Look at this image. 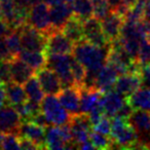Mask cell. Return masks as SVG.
Returning <instances> with one entry per match:
<instances>
[{"label":"cell","instance_id":"obj_1","mask_svg":"<svg viewBox=\"0 0 150 150\" xmlns=\"http://www.w3.org/2000/svg\"><path fill=\"white\" fill-rule=\"evenodd\" d=\"M109 54L108 47H101L82 39L75 42L73 47V57L80 62L86 70L99 72L107 63Z\"/></svg>","mask_w":150,"mask_h":150},{"label":"cell","instance_id":"obj_2","mask_svg":"<svg viewBox=\"0 0 150 150\" xmlns=\"http://www.w3.org/2000/svg\"><path fill=\"white\" fill-rule=\"evenodd\" d=\"M110 137L113 140L112 148H138V138L135 129L129 123V120L120 115L112 117Z\"/></svg>","mask_w":150,"mask_h":150},{"label":"cell","instance_id":"obj_3","mask_svg":"<svg viewBox=\"0 0 150 150\" xmlns=\"http://www.w3.org/2000/svg\"><path fill=\"white\" fill-rule=\"evenodd\" d=\"M73 54H46L45 67L54 70L60 77L62 86L70 88L76 86L74 77L71 71Z\"/></svg>","mask_w":150,"mask_h":150},{"label":"cell","instance_id":"obj_4","mask_svg":"<svg viewBox=\"0 0 150 150\" xmlns=\"http://www.w3.org/2000/svg\"><path fill=\"white\" fill-rule=\"evenodd\" d=\"M127 120L137 134L138 148L150 149V111L135 109Z\"/></svg>","mask_w":150,"mask_h":150},{"label":"cell","instance_id":"obj_5","mask_svg":"<svg viewBox=\"0 0 150 150\" xmlns=\"http://www.w3.org/2000/svg\"><path fill=\"white\" fill-rule=\"evenodd\" d=\"M41 111L45 114L52 125H63L70 122L72 115L61 104L54 95H47L41 101Z\"/></svg>","mask_w":150,"mask_h":150},{"label":"cell","instance_id":"obj_6","mask_svg":"<svg viewBox=\"0 0 150 150\" xmlns=\"http://www.w3.org/2000/svg\"><path fill=\"white\" fill-rule=\"evenodd\" d=\"M19 31L21 34L23 50L45 52L46 39H47L45 34L41 33L28 23L19 28Z\"/></svg>","mask_w":150,"mask_h":150},{"label":"cell","instance_id":"obj_7","mask_svg":"<svg viewBox=\"0 0 150 150\" xmlns=\"http://www.w3.org/2000/svg\"><path fill=\"white\" fill-rule=\"evenodd\" d=\"M48 5L45 2L38 3L30 8L28 24L37 29L41 33L45 34L46 36L52 31V22H50V15Z\"/></svg>","mask_w":150,"mask_h":150},{"label":"cell","instance_id":"obj_8","mask_svg":"<svg viewBox=\"0 0 150 150\" xmlns=\"http://www.w3.org/2000/svg\"><path fill=\"white\" fill-rule=\"evenodd\" d=\"M83 26L84 39L88 42L95 44V45L101 46V47H108L110 42L107 39L104 31L102 28L101 20L97 19L96 17H91L88 20L82 22Z\"/></svg>","mask_w":150,"mask_h":150},{"label":"cell","instance_id":"obj_9","mask_svg":"<svg viewBox=\"0 0 150 150\" xmlns=\"http://www.w3.org/2000/svg\"><path fill=\"white\" fill-rule=\"evenodd\" d=\"M23 119L13 106L7 104L0 108V132L19 135Z\"/></svg>","mask_w":150,"mask_h":150},{"label":"cell","instance_id":"obj_10","mask_svg":"<svg viewBox=\"0 0 150 150\" xmlns=\"http://www.w3.org/2000/svg\"><path fill=\"white\" fill-rule=\"evenodd\" d=\"M45 54H72L74 42L71 41L62 31L52 30L47 36Z\"/></svg>","mask_w":150,"mask_h":150},{"label":"cell","instance_id":"obj_11","mask_svg":"<svg viewBox=\"0 0 150 150\" xmlns=\"http://www.w3.org/2000/svg\"><path fill=\"white\" fill-rule=\"evenodd\" d=\"M36 77L38 78L41 88H43L46 95H54L58 96L59 93L62 91V82L60 77L56 72L47 67H43L36 73Z\"/></svg>","mask_w":150,"mask_h":150},{"label":"cell","instance_id":"obj_12","mask_svg":"<svg viewBox=\"0 0 150 150\" xmlns=\"http://www.w3.org/2000/svg\"><path fill=\"white\" fill-rule=\"evenodd\" d=\"M142 86V79L140 73L127 72L118 76L115 82L114 90L120 93L125 98H129L139 88Z\"/></svg>","mask_w":150,"mask_h":150},{"label":"cell","instance_id":"obj_13","mask_svg":"<svg viewBox=\"0 0 150 150\" xmlns=\"http://www.w3.org/2000/svg\"><path fill=\"white\" fill-rule=\"evenodd\" d=\"M61 104L71 115L79 114L80 112V92L78 86L62 88L58 95Z\"/></svg>","mask_w":150,"mask_h":150},{"label":"cell","instance_id":"obj_14","mask_svg":"<svg viewBox=\"0 0 150 150\" xmlns=\"http://www.w3.org/2000/svg\"><path fill=\"white\" fill-rule=\"evenodd\" d=\"M101 23L107 39L109 40V42H111L113 40H116L120 36L121 28L125 23V18L119 13L111 11L101 21Z\"/></svg>","mask_w":150,"mask_h":150},{"label":"cell","instance_id":"obj_15","mask_svg":"<svg viewBox=\"0 0 150 150\" xmlns=\"http://www.w3.org/2000/svg\"><path fill=\"white\" fill-rule=\"evenodd\" d=\"M20 137H25L33 141L39 149H46L45 129L31 120L23 121L20 129Z\"/></svg>","mask_w":150,"mask_h":150},{"label":"cell","instance_id":"obj_16","mask_svg":"<svg viewBox=\"0 0 150 150\" xmlns=\"http://www.w3.org/2000/svg\"><path fill=\"white\" fill-rule=\"evenodd\" d=\"M118 76V72L115 70L114 67L109 63H106L97 75L96 88L101 91L103 94L114 90L115 82Z\"/></svg>","mask_w":150,"mask_h":150},{"label":"cell","instance_id":"obj_17","mask_svg":"<svg viewBox=\"0 0 150 150\" xmlns=\"http://www.w3.org/2000/svg\"><path fill=\"white\" fill-rule=\"evenodd\" d=\"M127 101L125 96L118 93L117 91L112 90L110 92L104 93L102 96V107L106 116L112 118L113 116L118 114L119 110Z\"/></svg>","mask_w":150,"mask_h":150},{"label":"cell","instance_id":"obj_18","mask_svg":"<svg viewBox=\"0 0 150 150\" xmlns=\"http://www.w3.org/2000/svg\"><path fill=\"white\" fill-rule=\"evenodd\" d=\"M50 15L52 29L62 31L65 24L73 16L72 4L64 1V2L60 3V4L52 6L50 9Z\"/></svg>","mask_w":150,"mask_h":150},{"label":"cell","instance_id":"obj_19","mask_svg":"<svg viewBox=\"0 0 150 150\" xmlns=\"http://www.w3.org/2000/svg\"><path fill=\"white\" fill-rule=\"evenodd\" d=\"M9 65H11V81L16 83L24 86L26 81H28L33 75H35V70L19 57H16L11 60Z\"/></svg>","mask_w":150,"mask_h":150},{"label":"cell","instance_id":"obj_20","mask_svg":"<svg viewBox=\"0 0 150 150\" xmlns=\"http://www.w3.org/2000/svg\"><path fill=\"white\" fill-rule=\"evenodd\" d=\"M80 92V112L88 114L97 106L101 105L103 93L98 88H79Z\"/></svg>","mask_w":150,"mask_h":150},{"label":"cell","instance_id":"obj_21","mask_svg":"<svg viewBox=\"0 0 150 150\" xmlns=\"http://www.w3.org/2000/svg\"><path fill=\"white\" fill-rule=\"evenodd\" d=\"M5 95H6V103L11 106L24 104L28 100L25 88L22 84L16 83L13 81L7 82L4 84Z\"/></svg>","mask_w":150,"mask_h":150},{"label":"cell","instance_id":"obj_22","mask_svg":"<svg viewBox=\"0 0 150 150\" xmlns=\"http://www.w3.org/2000/svg\"><path fill=\"white\" fill-rule=\"evenodd\" d=\"M62 32L74 43L84 39L82 21H80L75 16H72L70 18V20L65 24V26L62 29Z\"/></svg>","mask_w":150,"mask_h":150},{"label":"cell","instance_id":"obj_23","mask_svg":"<svg viewBox=\"0 0 150 150\" xmlns=\"http://www.w3.org/2000/svg\"><path fill=\"white\" fill-rule=\"evenodd\" d=\"M127 101L134 109L150 111V88L141 86L133 95L127 98Z\"/></svg>","mask_w":150,"mask_h":150},{"label":"cell","instance_id":"obj_24","mask_svg":"<svg viewBox=\"0 0 150 150\" xmlns=\"http://www.w3.org/2000/svg\"><path fill=\"white\" fill-rule=\"evenodd\" d=\"M19 58L22 59L25 63H27L35 71L40 70L46 65V54L44 52L22 50L19 54Z\"/></svg>","mask_w":150,"mask_h":150},{"label":"cell","instance_id":"obj_25","mask_svg":"<svg viewBox=\"0 0 150 150\" xmlns=\"http://www.w3.org/2000/svg\"><path fill=\"white\" fill-rule=\"evenodd\" d=\"M24 88H25L26 95H27L28 100L35 101V102L41 103V101L44 99V91L41 88L38 78L36 75H33L28 81L24 83Z\"/></svg>","mask_w":150,"mask_h":150},{"label":"cell","instance_id":"obj_26","mask_svg":"<svg viewBox=\"0 0 150 150\" xmlns=\"http://www.w3.org/2000/svg\"><path fill=\"white\" fill-rule=\"evenodd\" d=\"M72 8L73 16L82 22L94 16L92 0H74L72 2Z\"/></svg>","mask_w":150,"mask_h":150},{"label":"cell","instance_id":"obj_27","mask_svg":"<svg viewBox=\"0 0 150 150\" xmlns=\"http://www.w3.org/2000/svg\"><path fill=\"white\" fill-rule=\"evenodd\" d=\"M0 11L2 19L13 29L17 19L15 0H0Z\"/></svg>","mask_w":150,"mask_h":150},{"label":"cell","instance_id":"obj_28","mask_svg":"<svg viewBox=\"0 0 150 150\" xmlns=\"http://www.w3.org/2000/svg\"><path fill=\"white\" fill-rule=\"evenodd\" d=\"M90 140L94 147L97 149H109L113 146L112 138H109V136L103 135L94 129H92L90 133Z\"/></svg>","mask_w":150,"mask_h":150},{"label":"cell","instance_id":"obj_29","mask_svg":"<svg viewBox=\"0 0 150 150\" xmlns=\"http://www.w3.org/2000/svg\"><path fill=\"white\" fill-rule=\"evenodd\" d=\"M6 41H7V45H8V47H9V50H11L13 58L19 57L20 52L23 50L21 34H20L19 29H13V31L6 36Z\"/></svg>","mask_w":150,"mask_h":150},{"label":"cell","instance_id":"obj_30","mask_svg":"<svg viewBox=\"0 0 150 150\" xmlns=\"http://www.w3.org/2000/svg\"><path fill=\"white\" fill-rule=\"evenodd\" d=\"M71 71H72V75L74 77L76 86L81 88L83 86L84 79H86V68L81 63L78 62L74 57H73L72 64H71Z\"/></svg>","mask_w":150,"mask_h":150},{"label":"cell","instance_id":"obj_31","mask_svg":"<svg viewBox=\"0 0 150 150\" xmlns=\"http://www.w3.org/2000/svg\"><path fill=\"white\" fill-rule=\"evenodd\" d=\"M94 7V17L102 21L111 11L108 4V0H92Z\"/></svg>","mask_w":150,"mask_h":150},{"label":"cell","instance_id":"obj_32","mask_svg":"<svg viewBox=\"0 0 150 150\" xmlns=\"http://www.w3.org/2000/svg\"><path fill=\"white\" fill-rule=\"evenodd\" d=\"M1 148L2 149H21L20 136L15 134H5Z\"/></svg>","mask_w":150,"mask_h":150},{"label":"cell","instance_id":"obj_33","mask_svg":"<svg viewBox=\"0 0 150 150\" xmlns=\"http://www.w3.org/2000/svg\"><path fill=\"white\" fill-rule=\"evenodd\" d=\"M138 62L141 65H145L150 63V40L146 39L141 43L139 56H138Z\"/></svg>","mask_w":150,"mask_h":150},{"label":"cell","instance_id":"obj_34","mask_svg":"<svg viewBox=\"0 0 150 150\" xmlns=\"http://www.w3.org/2000/svg\"><path fill=\"white\" fill-rule=\"evenodd\" d=\"M93 129L96 132H99V133L103 134V135H106V136H110L111 135V120H110V117L104 116L102 117L100 121H99L97 125H95L93 127Z\"/></svg>","mask_w":150,"mask_h":150},{"label":"cell","instance_id":"obj_35","mask_svg":"<svg viewBox=\"0 0 150 150\" xmlns=\"http://www.w3.org/2000/svg\"><path fill=\"white\" fill-rule=\"evenodd\" d=\"M11 61H1L0 62V82L7 83L11 81Z\"/></svg>","mask_w":150,"mask_h":150},{"label":"cell","instance_id":"obj_36","mask_svg":"<svg viewBox=\"0 0 150 150\" xmlns=\"http://www.w3.org/2000/svg\"><path fill=\"white\" fill-rule=\"evenodd\" d=\"M13 57L11 54L9 47L7 45L6 36L5 37H0V60L1 61H11Z\"/></svg>","mask_w":150,"mask_h":150},{"label":"cell","instance_id":"obj_37","mask_svg":"<svg viewBox=\"0 0 150 150\" xmlns=\"http://www.w3.org/2000/svg\"><path fill=\"white\" fill-rule=\"evenodd\" d=\"M31 121L35 122L36 125H40V127H44V129H46L48 125H52V123L50 122V120L47 119V117L45 116V114H44L42 111H40L39 113H37V114L34 115V116L31 118Z\"/></svg>","mask_w":150,"mask_h":150},{"label":"cell","instance_id":"obj_38","mask_svg":"<svg viewBox=\"0 0 150 150\" xmlns=\"http://www.w3.org/2000/svg\"><path fill=\"white\" fill-rule=\"evenodd\" d=\"M20 145H21V149H39L38 146L33 141L25 137H20Z\"/></svg>","mask_w":150,"mask_h":150},{"label":"cell","instance_id":"obj_39","mask_svg":"<svg viewBox=\"0 0 150 150\" xmlns=\"http://www.w3.org/2000/svg\"><path fill=\"white\" fill-rule=\"evenodd\" d=\"M13 28L6 23L3 19H0V37H5L7 36L11 31Z\"/></svg>","mask_w":150,"mask_h":150},{"label":"cell","instance_id":"obj_40","mask_svg":"<svg viewBox=\"0 0 150 150\" xmlns=\"http://www.w3.org/2000/svg\"><path fill=\"white\" fill-rule=\"evenodd\" d=\"M109 7L112 11H117L125 3L122 0H108Z\"/></svg>","mask_w":150,"mask_h":150},{"label":"cell","instance_id":"obj_41","mask_svg":"<svg viewBox=\"0 0 150 150\" xmlns=\"http://www.w3.org/2000/svg\"><path fill=\"white\" fill-rule=\"evenodd\" d=\"M6 103V95H5L4 83L0 82V108L3 107Z\"/></svg>","mask_w":150,"mask_h":150},{"label":"cell","instance_id":"obj_42","mask_svg":"<svg viewBox=\"0 0 150 150\" xmlns=\"http://www.w3.org/2000/svg\"><path fill=\"white\" fill-rule=\"evenodd\" d=\"M143 27H144V31H145L146 37L147 39L150 40V21L148 20H143Z\"/></svg>","mask_w":150,"mask_h":150},{"label":"cell","instance_id":"obj_43","mask_svg":"<svg viewBox=\"0 0 150 150\" xmlns=\"http://www.w3.org/2000/svg\"><path fill=\"white\" fill-rule=\"evenodd\" d=\"M144 20L150 21V0H145V16Z\"/></svg>","mask_w":150,"mask_h":150},{"label":"cell","instance_id":"obj_44","mask_svg":"<svg viewBox=\"0 0 150 150\" xmlns=\"http://www.w3.org/2000/svg\"><path fill=\"white\" fill-rule=\"evenodd\" d=\"M43 1L48 6L52 7V6H54V5H58V4H60V3L64 2L65 0H43Z\"/></svg>","mask_w":150,"mask_h":150},{"label":"cell","instance_id":"obj_45","mask_svg":"<svg viewBox=\"0 0 150 150\" xmlns=\"http://www.w3.org/2000/svg\"><path fill=\"white\" fill-rule=\"evenodd\" d=\"M122 1L125 5H127L129 7H131V6H133L136 2H137L138 0H122Z\"/></svg>","mask_w":150,"mask_h":150},{"label":"cell","instance_id":"obj_46","mask_svg":"<svg viewBox=\"0 0 150 150\" xmlns=\"http://www.w3.org/2000/svg\"><path fill=\"white\" fill-rule=\"evenodd\" d=\"M28 3H29L30 5H31V7L33 6V5H36L38 4V3H40L42 1V0H27Z\"/></svg>","mask_w":150,"mask_h":150},{"label":"cell","instance_id":"obj_47","mask_svg":"<svg viewBox=\"0 0 150 150\" xmlns=\"http://www.w3.org/2000/svg\"><path fill=\"white\" fill-rule=\"evenodd\" d=\"M3 138H4V136H3V133H2V132H0V148H1V145H2Z\"/></svg>","mask_w":150,"mask_h":150},{"label":"cell","instance_id":"obj_48","mask_svg":"<svg viewBox=\"0 0 150 150\" xmlns=\"http://www.w3.org/2000/svg\"><path fill=\"white\" fill-rule=\"evenodd\" d=\"M65 1H66V2L71 3V4H72V2H73V1H74V0H65Z\"/></svg>","mask_w":150,"mask_h":150},{"label":"cell","instance_id":"obj_49","mask_svg":"<svg viewBox=\"0 0 150 150\" xmlns=\"http://www.w3.org/2000/svg\"><path fill=\"white\" fill-rule=\"evenodd\" d=\"M0 19H2V17H1V11H0Z\"/></svg>","mask_w":150,"mask_h":150}]
</instances>
